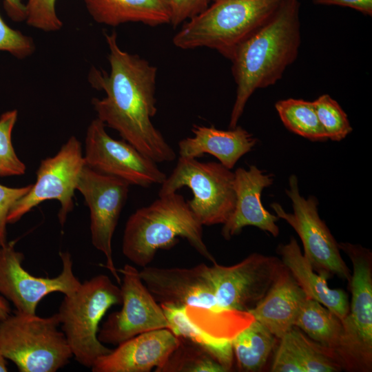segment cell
Instances as JSON below:
<instances>
[{"instance_id": "cell-1", "label": "cell", "mask_w": 372, "mask_h": 372, "mask_svg": "<svg viewBox=\"0 0 372 372\" xmlns=\"http://www.w3.org/2000/svg\"><path fill=\"white\" fill-rule=\"evenodd\" d=\"M105 38L110 71L92 67L88 75L91 86L105 93L101 99H92L97 118L156 163L173 161L175 152L151 121L157 112V68L123 50L116 32L105 33Z\"/></svg>"}, {"instance_id": "cell-2", "label": "cell", "mask_w": 372, "mask_h": 372, "mask_svg": "<svg viewBox=\"0 0 372 372\" xmlns=\"http://www.w3.org/2000/svg\"><path fill=\"white\" fill-rule=\"evenodd\" d=\"M300 6L298 0H283L234 52L230 61L236 92L229 129L237 126L254 92L276 83L296 59L301 41Z\"/></svg>"}, {"instance_id": "cell-3", "label": "cell", "mask_w": 372, "mask_h": 372, "mask_svg": "<svg viewBox=\"0 0 372 372\" xmlns=\"http://www.w3.org/2000/svg\"><path fill=\"white\" fill-rule=\"evenodd\" d=\"M183 238L203 257L216 262L203 240V225L184 197L176 192L158 196L134 211L125 224L123 255L133 264L145 267L159 249H169Z\"/></svg>"}, {"instance_id": "cell-4", "label": "cell", "mask_w": 372, "mask_h": 372, "mask_svg": "<svg viewBox=\"0 0 372 372\" xmlns=\"http://www.w3.org/2000/svg\"><path fill=\"white\" fill-rule=\"evenodd\" d=\"M174 36L183 50L205 47L231 59L238 46L261 27L283 0H213Z\"/></svg>"}, {"instance_id": "cell-5", "label": "cell", "mask_w": 372, "mask_h": 372, "mask_svg": "<svg viewBox=\"0 0 372 372\" xmlns=\"http://www.w3.org/2000/svg\"><path fill=\"white\" fill-rule=\"evenodd\" d=\"M121 302V288L104 274L81 282L73 293L64 295L56 314L80 364L92 368L100 357L112 351L98 339L99 324L111 307Z\"/></svg>"}, {"instance_id": "cell-6", "label": "cell", "mask_w": 372, "mask_h": 372, "mask_svg": "<svg viewBox=\"0 0 372 372\" xmlns=\"http://www.w3.org/2000/svg\"><path fill=\"white\" fill-rule=\"evenodd\" d=\"M353 265L349 311L341 320L342 330L331 354L342 370L370 372L372 369V254L360 245L339 242Z\"/></svg>"}, {"instance_id": "cell-7", "label": "cell", "mask_w": 372, "mask_h": 372, "mask_svg": "<svg viewBox=\"0 0 372 372\" xmlns=\"http://www.w3.org/2000/svg\"><path fill=\"white\" fill-rule=\"evenodd\" d=\"M57 314L41 318L15 312L0 321V352L21 372H54L73 357Z\"/></svg>"}, {"instance_id": "cell-8", "label": "cell", "mask_w": 372, "mask_h": 372, "mask_svg": "<svg viewBox=\"0 0 372 372\" xmlns=\"http://www.w3.org/2000/svg\"><path fill=\"white\" fill-rule=\"evenodd\" d=\"M234 173L220 163L200 162L180 157L171 174L161 184L158 196L187 187L193 194L188 205L199 222L211 226L224 224L236 203Z\"/></svg>"}, {"instance_id": "cell-9", "label": "cell", "mask_w": 372, "mask_h": 372, "mask_svg": "<svg viewBox=\"0 0 372 372\" xmlns=\"http://www.w3.org/2000/svg\"><path fill=\"white\" fill-rule=\"evenodd\" d=\"M289 186L285 192L291 201L293 212H287L278 203H273L271 208L299 236L303 255L317 273L327 278L336 276L349 282L350 269L340 255L338 242L318 214V199L300 195L298 180L294 174L289 178Z\"/></svg>"}, {"instance_id": "cell-10", "label": "cell", "mask_w": 372, "mask_h": 372, "mask_svg": "<svg viewBox=\"0 0 372 372\" xmlns=\"http://www.w3.org/2000/svg\"><path fill=\"white\" fill-rule=\"evenodd\" d=\"M85 166L81 142L72 136L53 156L43 159L37 170V180L29 192L17 200L8 213L13 224L40 203L56 200L61 203L59 222L63 226L74 208L73 197Z\"/></svg>"}, {"instance_id": "cell-11", "label": "cell", "mask_w": 372, "mask_h": 372, "mask_svg": "<svg viewBox=\"0 0 372 372\" xmlns=\"http://www.w3.org/2000/svg\"><path fill=\"white\" fill-rule=\"evenodd\" d=\"M83 158L89 168L130 185L149 187L161 185L167 178L155 161L125 141L112 138L97 118L87 128Z\"/></svg>"}, {"instance_id": "cell-12", "label": "cell", "mask_w": 372, "mask_h": 372, "mask_svg": "<svg viewBox=\"0 0 372 372\" xmlns=\"http://www.w3.org/2000/svg\"><path fill=\"white\" fill-rule=\"evenodd\" d=\"M62 262L61 273L54 278L37 277L22 266L24 256L14 248V242L0 247V294L11 302L16 312L36 314L40 301L50 293H73L81 282L72 269L69 252H60Z\"/></svg>"}, {"instance_id": "cell-13", "label": "cell", "mask_w": 372, "mask_h": 372, "mask_svg": "<svg viewBox=\"0 0 372 372\" xmlns=\"http://www.w3.org/2000/svg\"><path fill=\"white\" fill-rule=\"evenodd\" d=\"M129 187L127 182L85 165L76 188L83 195L90 211L92 243L105 255V267L119 284L121 278L113 260L112 241Z\"/></svg>"}, {"instance_id": "cell-14", "label": "cell", "mask_w": 372, "mask_h": 372, "mask_svg": "<svg viewBox=\"0 0 372 372\" xmlns=\"http://www.w3.org/2000/svg\"><path fill=\"white\" fill-rule=\"evenodd\" d=\"M283 267L280 259L258 253L231 266L214 262L209 273L216 298L224 307L249 311L264 298Z\"/></svg>"}, {"instance_id": "cell-15", "label": "cell", "mask_w": 372, "mask_h": 372, "mask_svg": "<svg viewBox=\"0 0 372 372\" xmlns=\"http://www.w3.org/2000/svg\"><path fill=\"white\" fill-rule=\"evenodd\" d=\"M118 271L123 276L122 308L107 316L99 330V341L118 345L141 333L167 329L163 310L143 283L139 271L127 264Z\"/></svg>"}, {"instance_id": "cell-16", "label": "cell", "mask_w": 372, "mask_h": 372, "mask_svg": "<svg viewBox=\"0 0 372 372\" xmlns=\"http://www.w3.org/2000/svg\"><path fill=\"white\" fill-rule=\"evenodd\" d=\"M139 273L160 304L189 306L216 311L228 309L217 300L209 266L205 263L189 268L146 266Z\"/></svg>"}, {"instance_id": "cell-17", "label": "cell", "mask_w": 372, "mask_h": 372, "mask_svg": "<svg viewBox=\"0 0 372 372\" xmlns=\"http://www.w3.org/2000/svg\"><path fill=\"white\" fill-rule=\"evenodd\" d=\"M234 173L236 203L231 214L223 224V237L229 240L247 226L256 227L277 237L279 227L276 222L279 218L268 211L261 201V194L273 184V175L254 165H249L247 169L238 167Z\"/></svg>"}, {"instance_id": "cell-18", "label": "cell", "mask_w": 372, "mask_h": 372, "mask_svg": "<svg viewBox=\"0 0 372 372\" xmlns=\"http://www.w3.org/2000/svg\"><path fill=\"white\" fill-rule=\"evenodd\" d=\"M179 344V338L164 328L147 331L100 357L94 372H149L161 366Z\"/></svg>"}, {"instance_id": "cell-19", "label": "cell", "mask_w": 372, "mask_h": 372, "mask_svg": "<svg viewBox=\"0 0 372 372\" xmlns=\"http://www.w3.org/2000/svg\"><path fill=\"white\" fill-rule=\"evenodd\" d=\"M192 132L193 137L178 142L180 156L196 158L209 154L229 169H233L238 161L257 143V139L251 133L238 125L223 130L213 125H194Z\"/></svg>"}, {"instance_id": "cell-20", "label": "cell", "mask_w": 372, "mask_h": 372, "mask_svg": "<svg viewBox=\"0 0 372 372\" xmlns=\"http://www.w3.org/2000/svg\"><path fill=\"white\" fill-rule=\"evenodd\" d=\"M307 296L285 267L264 298L249 312L278 339L293 326Z\"/></svg>"}, {"instance_id": "cell-21", "label": "cell", "mask_w": 372, "mask_h": 372, "mask_svg": "<svg viewBox=\"0 0 372 372\" xmlns=\"http://www.w3.org/2000/svg\"><path fill=\"white\" fill-rule=\"evenodd\" d=\"M277 252L307 297L319 302L342 320L349 311L348 294L343 289H331L328 286L327 278L313 269L296 239L291 237L288 243L280 244Z\"/></svg>"}, {"instance_id": "cell-22", "label": "cell", "mask_w": 372, "mask_h": 372, "mask_svg": "<svg viewBox=\"0 0 372 372\" xmlns=\"http://www.w3.org/2000/svg\"><path fill=\"white\" fill-rule=\"evenodd\" d=\"M339 364L320 345L293 326L281 338L272 372H335Z\"/></svg>"}, {"instance_id": "cell-23", "label": "cell", "mask_w": 372, "mask_h": 372, "mask_svg": "<svg viewBox=\"0 0 372 372\" xmlns=\"http://www.w3.org/2000/svg\"><path fill=\"white\" fill-rule=\"evenodd\" d=\"M96 22L117 26L128 22L157 26L170 23L163 0H83Z\"/></svg>"}, {"instance_id": "cell-24", "label": "cell", "mask_w": 372, "mask_h": 372, "mask_svg": "<svg viewBox=\"0 0 372 372\" xmlns=\"http://www.w3.org/2000/svg\"><path fill=\"white\" fill-rule=\"evenodd\" d=\"M294 326L332 358L342 330L340 319L333 312L319 302L307 298L300 308Z\"/></svg>"}, {"instance_id": "cell-25", "label": "cell", "mask_w": 372, "mask_h": 372, "mask_svg": "<svg viewBox=\"0 0 372 372\" xmlns=\"http://www.w3.org/2000/svg\"><path fill=\"white\" fill-rule=\"evenodd\" d=\"M278 339L254 320L231 341L234 357L239 371H261L266 364Z\"/></svg>"}, {"instance_id": "cell-26", "label": "cell", "mask_w": 372, "mask_h": 372, "mask_svg": "<svg viewBox=\"0 0 372 372\" xmlns=\"http://www.w3.org/2000/svg\"><path fill=\"white\" fill-rule=\"evenodd\" d=\"M169 329L176 337L189 340L202 347L226 370L231 369L234 354L231 342H221L209 336L187 318L185 306L161 304Z\"/></svg>"}, {"instance_id": "cell-27", "label": "cell", "mask_w": 372, "mask_h": 372, "mask_svg": "<svg viewBox=\"0 0 372 372\" xmlns=\"http://www.w3.org/2000/svg\"><path fill=\"white\" fill-rule=\"evenodd\" d=\"M275 108L283 125L290 132L313 142L328 140L313 101L290 98L276 102Z\"/></svg>"}, {"instance_id": "cell-28", "label": "cell", "mask_w": 372, "mask_h": 372, "mask_svg": "<svg viewBox=\"0 0 372 372\" xmlns=\"http://www.w3.org/2000/svg\"><path fill=\"white\" fill-rule=\"evenodd\" d=\"M165 363L155 372H225L227 370L207 351L182 338Z\"/></svg>"}, {"instance_id": "cell-29", "label": "cell", "mask_w": 372, "mask_h": 372, "mask_svg": "<svg viewBox=\"0 0 372 372\" xmlns=\"http://www.w3.org/2000/svg\"><path fill=\"white\" fill-rule=\"evenodd\" d=\"M313 103L328 140L340 141L352 132L347 114L329 94L319 96Z\"/></svg>"}, {"instance_id": "cell-30", "label": "cell", "mask_w": 372, "mask_h": 372, "mask_svg": "<svg viewBox=\"0 0 372 372\" xmlns=\"http://www.w3.org/2000/svg\"><path fill=\"white\" fill-rule=\"evenodd\" d=\"M18 112L12 110L0 116V177L21 176L26 166L17 156L12 143V133Z\"/></svg>"}, {"instance_id": "cell-31", "label": "cell", "mask_w": 372, "mask_h": 372, "mask_svg": "<svg viewBox=\"0 0 372 372\" xmlns=\"http://www.w3.org/2000/svg\"><path fill=\"white\" fill-rule=\"evenodd\" d=\"M25 21L32 28L47 32H56L63 22L56 11V0H25Z\"/></svg>"}, {"instance_id": "cell-32", "label": "cell", "mask_w": 372, "mask_h": 372, "mask_svg": "<svg viewBox=\"0 0 372 372\" xmlns=\"http://www.w3.org/2000/svg\"><path fill=\"white\" fill-rule=\"evenodd\" d=\"M35 50L33 39L21 31L10 28L0 14V51L10 53L17 59H23Z\"/></svg>"}, {"instance_id": "cell-33", "label": "cell", "mask_w": 372, "mask_h": 372, "mask_svg": "<svg viewBox=\"0 0 372 372\" xmlns=\"http://www.w3.org/2000/svg\"><path fill=\"white\" fill-rule=\"evenodd\" d=\"M169 14L170 24L176 28L203 12L209 0H163Z\"/></svg>"}, {"instance_id": "cell-34", "label": "cell", "mask_w": 372, "mask_h": 372, "mask_svg": "<svg viewBox=\"0 0 372 372\" xmlns=\"http://www.w3.org/2000/svg\"><path fill=\"white\" fill-rule=\"evenodd\" d=\"M31 185L20 187H9L0 184V247L7 242V218L11 208L21 197L25 195Z\"/></svg>"}, {"instance_id": "cell-35", "label": "cell", "mask_w": 372, "mask_h": 372, "mask_svg": "<svg viewBox=\"0 0 372 372\" xmlns=\"http://www.w3.org/2000/svg\"><path fill=\"white\" fill-rule=\"evenodd\" d=\"M319 5H334L355 10L367 16L372 15V0H313Z\"/></svg>"}, {"instance_id": "cell-36", "label": "cell", "mask_w": 372, "mask_h": 372, "mask_svg": "<svg viewBox=\"0 0 372 372\" xmlns=\"http://www.w3.org/2000/svg\"><path fill=\"white\" fill-rule=\"evenodd\" d=\"M3 5L8 15L12 20H25V6L21 0H3Z\"/></svg>"}, {"instance_id": "cell-37", "label": "cell", "mask_w": 372, "mask_h": 372, "mask_svg": "<svg viewBox=\"0 0 372 372\" xmlns=\"http://www.w3.org/2000/svg\"><path fill=\"white\" fill-rule=\"evenodd\" d=\"M11 309L8 300L0 295V321L7 318L10 315Z\"/></svg>"}, {"instance_id": "cell-38", "label": "cell", "mask_w": 372, "mask_h": 372, "mask_svg": "<svg viewBox=\"0 0 372 372\" xmlns=\"http://www.w3.org/2000/svg\"><path fill=\"white\" fill-rule=\"evenodd\" d=\"M8 371V369L7 367L6 360L0 352V372H6Z\"/></svg>"}]
</instances>
